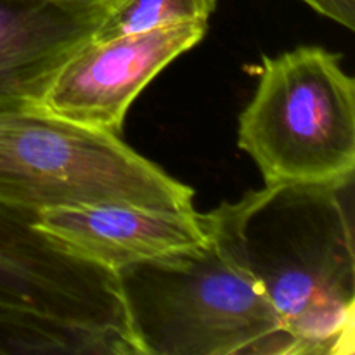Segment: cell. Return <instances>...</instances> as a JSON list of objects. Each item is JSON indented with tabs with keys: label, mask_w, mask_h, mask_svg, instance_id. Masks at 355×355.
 <instances>
[{
	"label": "cell",
	"mask_w": 355,
	"mask_h": 355,
	"mask_svg": "<svg viewBox=\"0 0 355 355\" xmlns=\"http://www.w3.org/2000/svg\"><path fill=\"white\" fill-rule=\"evenodd\" d=\"M201 218L220 255L274 309L290 355H354V179L266 184Z\"/></svg>",
	"instance_id": "obj_1"
},
{
	"label": "cell",
	"mask_w": 355,
	"mask_h": 355,
	"mask_svg": "<svg viewBox=\"0 0 355 355\" xmlns=\"http://www.w3.org/2000/svg\"><path fill=\"white\" fill-rule=\"evenodd\" d=\"M114 274L137 355H290L274 309L211 241Z\"/></svg>",
	"instance_id": "obj_2"
},
{
	"label": "cell",
	"mask_w": 355,
	"mask_h": 355,
	"mask_svg": "<svg viewBox=\"0 0 355 355\" xmlns=\"http://www.w3.org/2000/svg\"><path fill=\"white\" fill-rule=\"evenodd\" d=\"M194 191L125 144L42 107L0 110V203L26 210L128 203L193 210Z\"/></svg>",
	"instance_id": "obj_3"
},
{
	"label": "cell",
	"mask_w": 355,
	"mask_h": 355,
	"mask_svg": "<svg viewBox=\"0 0 355 355\" xmlns=\"http://www.w3.org/2000/svg\"><path fill=\"white\" fill-rule=\"evenodd\" d=\"M343 55L300 45L263 55L239 114L238 146L263 184H333L355 175V82Z\"/></svg>",
	"instance_id": "obj_4"
},
{
	"label": "cell",
	"mask_w": 355,
	"mask_h": 355,
	"mask_svg": "<svg viewBox=\"0 0 355 355\" xmlns=\"http://www.w3.org/2000/svg\"><path fill=\"white\" fill-rule=\"evenodd\" d=\"M37 215L0 203V309L106 333L135 354L116 274L40 231Z\"/></svg>",
	"instance_id": "obj_5"
},
{
	"label": "cell",
	"mask_w": 355,
	"mask_h": 355,
	"mask_svg": "<svg viewBox=\"0 0 355 355\" xmlns=\"http://www.w3.org/2000/svg\"><path fill=\"white\" fill-rule=\"evenodd\" d=\"M208 23H182L76 49L49 82L38 107L82 127L121 134L128 107L172 61L200 44Z\"/></svg>",
	"instance_id": "obj_6"
},
{
	"label": "cell",
	"mask_w": 355,
	"mask_h": 355,
	"mask_svg": "<svg viewBox=\"0 0 355 355\" xmlns=\"http://www.w3.org/2000/svg\"><path fill=\"white\" fill-rule=\"evenodd\" d=\"M35 225L80 259L113 272L210 241L201 214L194 208L73 205L44 208Z\"/></svg>",
	"instance_id": "obj_7"
},
{
	"label": "cell",
	"mask_w": 355,
	"mask_h": 355,
	"mask_svg": "<svg viewBox=\"0 0 355 355\" xmlns=\"http://www.w3.org/2000/svg\"><path fill=\"white\" fill-rule=\"evenodd\" d=\"M113 3L0 0V110L38 106L62 62Z\"/></svg>",
	"instance_id": "obj_8"
},
{
	"label": "cell",
	"mask_w": 355,
	"mask_h": 355,
	"mask_svg": "<svg viewBox=\"0 0 355 355\" xmlns=\"http://www.w3.org/2000/svg\"><path fill=\"white\" fill-rule=\"evenodd\" d=\"M217 0H116L107 9L90 40L142 33L182 23H208Z\"/></svg>",
	"instance_id": "obj_9"
},
{
	"label": "cell",
	"mask_w": 355,
	"mask_h": 355,
	"mask_svg": "<svg viewBox=\"0 0 355 355\" xmlns=\"http://www.w3.org/2000/svg\"><path fill=\"white\" fill-rule=\"evenodd\" d=\"M321 16L342 24L347 30H355V0H300Z\"/></svg>",
	"instance_id": "obj_10"
},
{
	"label": "cell",
	"mask_w": 355,
	"mask_h": 355,
	"mask_svg": "<svg viewBox=\"0 0 355 355\" xmlns=\"http://www.w3.org/2000/svg\"><path fill=\"white\" fill-rule=\"evenodd\" d=\"M66 3H83V6H97V3H114L116 0H58Z\"/></svg>",
	"instance_id": "obj_11"
}]
</instances>
